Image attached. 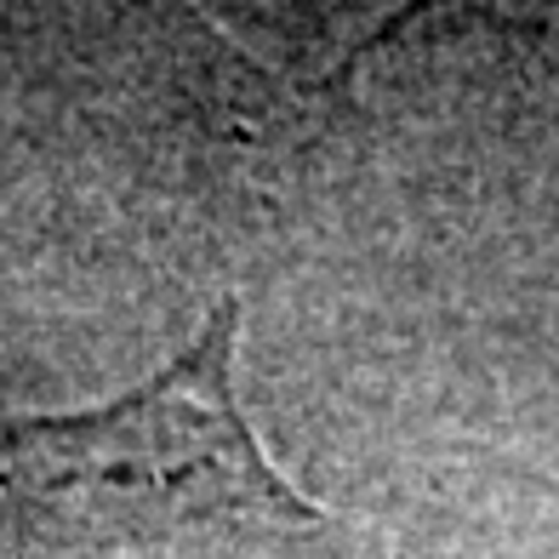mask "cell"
I'll use <instances>...</instances> for the list:
<instances>
[{
  "instance_id": "cell-1",
  "label": "cell",
  "mask_w": 559,
  "mask_h": 559,
  "mask_svg": "<svg viewBox=\"0 0 559 559\" xmlns=\"http://www.w3.org/2000/svg\"><path fill=\"white\" fill-rule=\"evenodd\" d=\"M240 302L143 389L92 412L0 417V531L40 543H171L183 531L297 537L325 514L263 456L235 389Z\"/></svg>"
},
{
  "instance_id": "cell-2",
  "label": "cell",
  "mask_w": 559,
  "mask_h": 559,
  "mask_svg": "<svg viewBox=\"0 0 559 559\" xmlns=\"http://www.w3.org/2000/svg\"><path fill=\"white\" fill-rule=\"evenodd\" d=\"M525 97L559 138V0H486Z\"/></svg>"
}]
</instances>
